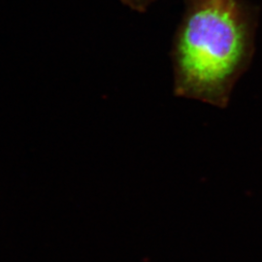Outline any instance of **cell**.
Returning <instances> with one entry per match:
<instances>
[{"mask_svg":"<svg viewBox=\"0 0 262 262\" xmlns=\"http://www.w3.org/2000/svg\"><path fill=\"white\" fill-rule=\"evenodd\" d=\"M170 56L174 94L220 108L253 54L252 10L244 0H184Z\"/></svg>","mask_w":262,"mask_h":262,"instance_id":"6da1fadb","label":"cell"},{"mask_svg":"<svg viewBox=\"0 0 262 262\" xmlns=\"http://www.w3.org/2000/svg\"><path fill=\"white\" fill-rule=\"evenodd\" d=\"M123 5L130 8L133 11L145 13L149 9L150 5L157 0H120Z\"/></svg>","mask_w":262,"mask_h":262,"instance_id":"7a4b0ae2","label":"cell"}]
</instances>
